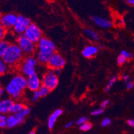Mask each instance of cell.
Wrapping results in <instances>:
<instances>
[{"instance_id":"cell-36","label":"cell","mask_w":134,"mask_h":134,"mask_svg":"<svg viewBox=\"0 0 134 134\" xmlns=\"http://www.w3.org/2000/svg\"><path fill=\"white\" fill-rule=\"evenodd\" d=\"M122 79H123V81H124L125 82H128V81H131L130 75H123V76H122Z\"/></svg>"},{"instance_id":"cell-10","label":"cell","mask_w":134,"mask_h":134,"mask_svg":"<svg viewBox=\"0 0 134 134\" xmlns=\"http://www.w3.org/2000/svg\"><path fill=\"white\" fill-rule=\"evenodd\" d=\"M18 20V15L15 14L9 13L2 15L1 18V25L8 30L13 29Z\"/></svg>"},{"instance_id":"cell-3","label":"cell","mask_w":134,"mask_h":134,"mask_svg":"<svg viewBox=\"0 0 134 134\" xmlns=\"http://www.w3.org/2000/svg\"><path fill=\"white\" fill-rule=\"evenodd\" d=\"M38 64V61L34 56L32 55L26 57L18 66L20 73L26 78L36 74Z\"/></svg>"},{"instance_id":"cell-9","label":"cell","mask_w":134,"mask_h":134,"mask_svg":"<svg viewBox=\"0 0 134 134\" xmlns=\"http://www.w3.org/2000/svg\"><path fill=\"white\" fill-rule=\"evenodd\" d=\"M66 64V60L61 54L58 52H54L51 56L47 66L50 70H57L62 69Z\"/></svg>"},{"instance_id":"cell-34","label":"cell","mask_w":134,"mask_h":134,"mask_svg":"<svg viewBox=\"0 0 134 134\" xmlns=\"http://www.w3.org/2000/svg\"><path fill=\"white\" fill-rule=\"evenodd\" d=\"M125 85H126V88L127 89H132L134 87V82L132 81H130L125 82Z\"/></svg>"},{"instance_id":"cell-4","label":"cell","mask_w":134,"mask_h":134,"mask_svg":"<svg viewBox=\"0 0 134 134\" xmlns=\"http://www.w3.org/2000/svg\"><path fill=\"white\" fill-rule=\"evenodd\" d=\"M16 44L20 47L24 56H32L36 52L37 46L35 43L32 42L24 34L18 36L16 38Z\"/></svg>"},{"instance_id":"cell-29","label":"cell","mask_w":134,"mask_h":134,"mask_svg":"<svg viewBox=\"0 0 134 134\" xmlns=\"http://www.w3.org/2000/svg\"><path fill=\"white\" fill-rule=\"evenodd\" d=\"M41 97L40 95V93L38 92V91H36L32 92V96H31V101L32 102H35L36 100H38V99Z\"/></svg>"},{"instance_id":"cell-16","label":"cell","mask_w":134,"mask_h":134,"mask_svg":"<svg viewBox=\"0 0 134 134\" xmlns=\"http://www.w3.org/2000/svg\"><path fill=\"white\" fill-rule=\"evenodd\" d=\"M52 54H48L44 53V52L37 51L36 52V58L38 63L42 65H47L48 63L50 60V58Z\"/></svg>"},{"instance_id":"cell-14","label":"cell","mask_w":134,"mask_h":134,"mask_svg":"<svg viewBox=\"0 0 134 134\" xmlns=\"http://www.w3.org/2000/svg\"><path fill=\"white\" fill-rule=\"evenodd\" d=\"M99 48L94 45H88L84 48L82 51V54L87 58H91L94 57L97 54Z\"/></svg>"},{"instance_id":"cell-44","label":"cell","mask_w":134,"mask_h":134,"mask_svg":"<svg viewBox=\"0 0 134 134\" xmlns=\"http://www.w3.org/2000/svg\"><path fill=\"white\" fill-rule=\"evenodd\" d=\"M1 18H2V15H0V25H1Z\"/></svg>"},{"instance_id":"cell-5","label":"cell","mask_w":134,"mask_h":134,"mask_svg":"<svg viewBox=\"0 0 134 134\" xmlns=\"http://www.w3.org/2000/svg\"><path fill=\"white\" fill-rule=\"evenodd\" d=\"M42 84L43 86L48 88L50 91L54 90L58 86V75L53 70L46 72L42 78Z\"/></svg>"},{"instance_id":"cell-42","label":"cell","mask_w":134,"mask_h":134,"mask_svg":"<svg viewBox=\"0 0 134 134\" xmlns=\"http://www.w3.org/2000/svg\"><path fill=\"white\" fill-rule=\"evenodd\" d=\"M97 47H98V48H99V49H103V45H100H100H99Z\"/></svg>"},{"instance_id":"cell-21","label":"cell","mask_w":134,"mask_h":134,"mask_svg":"<svg viewBox=\"0 0 134 134\" xmlns=\"http://www.w3.org/2000/svg\"><path fill=\"white\" fill-rule=\"evenodd\" d=\"M84 32H85V35L87 36L88 38H90L91 40L95 42L99 40V36H98L97 34L95 32H94L93 30H92L90 28H86V29H85V31H84Z\"/></svg>"},{"instance_id":"cell-35","label":"cell","mask_w":134,"mask_h":134,"mask_svg":"<svg viewBox=\"0 0 134 134\" xmlns=\"http://www.w3.org/2000/svg\"><path fill=\"white\" fill-rule=\"evenodd\" d=\"M110 103V101L109 100H104L101 103H100V108L105 109L109 105V104Z\"/></svg>"},{"instance_id":"cell-26","label":"cell","mask_w":134,"mask_h":134,"mask_svg":"<svg viewBox=\"0 0 134 134\" xmlns=\"http://www.w3.org/2000/svg\"><path fill=\"white\" fill-rule=\"evenodd\" d=\"M7 115L0 114V128L6 127Z\"/></svg>"},{"instance_id":"cell-8","label":"cell","mask_w":134,"mask_h":134,"mask_svg":"<svg viewBox=\"0 0 134 134\" xmlns=\"http://www.w3.org/2000/svg\"><path fill=\"white\" fill-rule=\"evenodd\" d=\"M38 50L48 54H53L56 51V46L52 40L46 37H42L38 42Z\"/></svg>"},{"instance_id":"cell-6","label":"cell","mask_w":134,"mask_h":134,"mask_svg":"<svg viewBox=\"0 0 134 134\" xmlns=\"http://www.w3.org/2000/svg\"><path fill=\"white\" fill-rule=\"evenodd\" d=\"M24 35L35 44L38 43L43 37L42 31L36 24L34 23H31L29 25Z\"/></svg>"},{"instance_id":"cell-11","label":"cell","mask_w":134,"mask_h":134,"mask_svg":"<svg viewBox=\"0 0 134 134\" xmlns=\"http://www.w3.org/2000/svg\"><path fill=\"white\" fill-rule=\"evenodd\" d=\"M42 86V79L37 74H34L27 78V88L30 91H38Z\"/></svg>"},{"instance_id":"cell-18","label":"cell","mask_w":134,"mask_h":134,"mask_svg":"<svg viewBox=\"0 0 134 134\" xmlns=\"http://www.w3.org/2000/svg\"><path fill=\"white\" fill-rule=\"evenodd\" d=\"M25 107H26V105L23 103L20 102V101L14 102L12 106L11 107L10 113L11 114L16 115L17 113H18L19 112H20Z\"/></svg>"},{"instance_id":"cell-23","label":"cell","mask_w":134,"mask_h":134,"mask_svg":"<svg viewBox=\"0 0 134 134\" xmlns=\"http://www.w3.org/2000/svg\"><path fill=\"white\" fill-rule=\"evenodd\" d=\"M117 79H118V77H117V76H116V75H114V76H111V77L109 79V80L108 82H107V86L105 87V92L110 91L111 88H112V87L113 86V85L115 83L116 81H117Z\"/></svg>"},{"instance_id":"cell-7","label":"cell","mask_w":134,"mask_h":134,"mask_svg":"<svg viewBox=\"0 0 134 134\" xmlns=\"http://www.w3.org/2000/svg\"><path fill=\"white\" fill-rule=\"evenodd\" d=\"M32 23L28 18L24 15H18V20L15 24V26L12 29L13 32L14 34L18 36L22 35L26 32V29L29 25Z\"/></svg>"},{"instance_id":"cell-33","label":"cell","mask_w":134,"mask_h":134,"mask_svg":"<svg viewBox=\"0 0 134 134\" xmlns=\"http://www.w3.org/2000/svg\"><path fill=\"white\" fill-rule=\"evenodd\" d=\"M121 54L124 56L127 59H131L133 57V54L131 53V52H128L127 50H122L121 52Z\"/></svg>"},{"instance_id":"cell-38","label":"cell","mask_w":134,"mask_h":134,"mask_svg":"<svg viewBox=\"0 0 134 134\" xmlns=\"http://www.w3.org/2000/svg\"><path fill=\"white\" fill-rule=\"evenodd\" d=\"M127 124L130 127H134V119H128Z\"/></svg>"},{"instance_id":"cell-39","label":"cell","mask_w":134,"mask_h":134,"mask_svg":"<svg viewBox=\"0 0 134 134\" xmlns=\"http://www.w3.org/2000/svg\"><path fill=\"white\" fill-rule=\"evenodd\" d=\"M124 24H125V21H124V19L120 18L118 20V25L119 26H124Z\"/></svg>"},{"instance_id":"cell-41","label":"cell","mask_w":134,"mask_h":134,"mask_svg":"<svg viewBox=\"0 0 134 134\" xmlns=\"http://www.w3.org/2000/svg\"><path fill=\"white\" fill-rule=\"evenodd\" d=\"M125 2L128 5L134 7V0H125Z\"/></svg>"},{"instance_id":"cell-20","label":"cell","mask_w":134,"mask_h":134,"mask_svg":"<svg viewBox=\"0 0 134 134\" xmlns=\"http://www.w3.org/2000/svg\"><path fill=\"white\" fill-rule=\"evenodd\" d=\"M10 67L5 63L2 58H0V76L6 75L9 72Z\"/></svg>"},{"instance_id":"cell-25","label":"cell","mask_w":134,"mask_h":134,"mask_svg":"<svg viewBox=\"0 0 134 134\" xmlns=\"http://www.w3.org/2000/svg\"><path fill=\"white\" fill-rule=\"evenodd\" d=\"M92 127H93V125H92L91 123H90V122L88 121L85 122V123H84L82 125H79L80 130L82 131H89V130L92 128Z\"/></svg>"},{"instance_id":"cell-15","label":"cell","mask_w":134,"mask_h":134,"mask_svg":"<svg viewBox=\"0 0 134 134\" xmlns=\"http://www.w3.org/2000/svg\"><path fill=\"white\" fill-rule=\"evenodd\" d=\"M63 111L60 109L55 110L52 114L50 115V117L48 118V127L50 130H52L53 127H54L56 121H57L58 117L63 114Z\"/></svg>"},{"instance_id":"cell-19","label":"cell","mask_w":134,"mask_h":134,"mask_svg":"<svg viewBox=\"0 0 134 134\" xmlns=\"http://www.w3.org/2000/svg\"><path fill=\"white\" fill-rule=\"evenodd\" d=\"M30 113V108L26 106L23 109L21 110L20 112H19L18 113H17L15 115H16L17 118L18 119L20 124H21V123H23L24 121L25 118L29 115Z\"/></svg>"},{"instance_id":"cell-27","label":"cell","mask_w":134,"mask_h":134,"mask_svg":"<svg viewBox=\"0 0 134 134\" xmlns=\"http://www.w3.org/2000/svg\"><path fill=\"white\" fill-rule=\"evenodd\" d=\"M7 34H8V30L5 27H3L2 25H0V41L5 40Z\"/></svg>"},{"instance_id":"cell-12","label":"cell","mask_w":134,"mask_h":134,"mask_svg":"<svg viewBox=\"0 0 134 134\" xmlns=\"http://www.w3.org/2000/svg\"><path fill=\"white\" fill-rule=\"evenodd\" d=\"M13 103L14 100L11 98H2L0 100V114L7 115L10 113L11 107Z\"/></svg>"},{"instance_id":"cell-2","label":"cell","mask_w":134,"mask_h":134,"mask_svg":"<svg viewBox=\"0 0 134 134\" xmlns=\"http://www.w3.org/2000/svg\"><path fill=\"white\" fill-rule=\"evenodd\" d=\"M24 54L16 43L9 44L6 52L3 57V60L10 68L18 67L22 60L24 59Z\"/></svg>"},{"instance_id":"cell-30","label":"cell","mask_w":134,"mask_h":134,"mask_svg":"<svg viewBox=\"0 0 134 134\" xmlns=\"http://www.w3.org/2000/svg\"><path fill=\"white\" fill-rule=\"evenodd\" d=\"M87 121H88V118H87V117H85V116H82V117H79V118L76 120V124H77V125H81Z\"/></svg>"},{"instance_id":"cell-31","label":"cell","mask_w":134,"mask_h":134,"mask_svg":"<svg viewBox=\"0 0 134 134\" xmlns=\"http://www.w3.org/2000/svg\"><path fill=\"white\" fill-rule=\"evenodd\" d=\"M111 124V120L109 118H105L101 121V126L103 127H107Z\"/></svg>"},{"instance_id":"cell-13","label":"cell","mask_w":134,"mask_h":134,"mask_svg":"<svg viewBox=\"0 0 134 134\" xmlns=\"http://www.w3.org/2000/svg\"><path fill=\"white\" fill-rule=\"evenodd\" d=\"M92 20L97 26L103 27V28H109L113 26V24L111 21H109L108 20L102 17L94 15V16H92Z\"/></svg>"},{"instance_id":"cell-22","label":"cell","mask_w":134,"mask_h":134,"mask_svg":"<svg viewBox=\"0 0 134 134\" xmlns=\"http://www.w3.org/2000/svg\"><path fill=\"white\" fill-rule=\"evenodd\" d=\"M9 42L7 40L0 41V58H3L9 46Z\"/></svg>"},{"instance_id":"cell-43","label":"cell","mask_w":134,"mask_h":134,"mask_svg":"<svg viewBox=\"0 0 134 134\" xmlns=\"http://www.w3.org/2000/svg\"><path fill=\"white\" fill-rule=\"evenodd\" d=\"M27 134H36V133H35V131H30V132L29 133H27Z\"/></svg>"},{"instance_id":"cell-28","label":"cell","mask_w":134,"mask_h":134,"mask_svg":"<svg viewBox=\"0 0 134 134\" xmlns=\"http://www.w3.org/2000/svg\"><path fill=\"white\" fill-rule=\"evenodd\" d=\"M117 64H119V65H123L125 63H126V62L127 61V59L124 56H123V55H121L120 54V55H119L118 57H117Z\"/></svg>"},{"instance_id":"cell-24","label":"cell","mask_w":134,"mask_h":134,"mask_svg":"<svg viewBox=\"0 0 134 134\" xmlns=\"http://www.w3.org/2000/svg\"><path fill=\"white\" fill-rule=\"evenodd\" d=\"M50 91H50L48 88L44 87V86L43 85L40 88V89L38 90V92L40 93V95L41 97H44L47 96L48 94L50 93Z\"/></svg>"},{"instance_id":"cell-40","label":"cell","mask_w":134,"mask_h":134,"mask_svg":"<svg viewBox=\"0 0 134 134\" xmlns=\"http://www.w3.org/2000/svg\"><path fill=\"white\" fill-rule=\"evenodd\" d=\"M72 125H73V122L69 121V122H68L67 124H65V125H64V128H70V127H71Z\"/></svg>"},{"instance_id":"cell-17","label":"cell","mask_w":134,"mask_h":134,"mask_svg":"<svg viewBox=\"0 0 134 134\" xmlns=\"http://www.w3.org/2000/svg\"><path fill=\"white\" fill-rule=\"evenodd\" d=\"M20 124L18 119L17 118L16 115L14 114H9L7 116V122H6V127L9 129H12Z\"/></svg>"},{"instance_id":"cell-1","label":"cell","mask_w":134,"mask_h":134,"mask_svg":"<svg viewBox=\"0 0 134 134\" xmlns=\"http://www.w3.org/2000/svg\"><path fill=\"white\" fill-rule=\"evenodd\" d=\"M27 88V78L20 73L15 74L10 78L5 87V93L13 100H19Z\"/></svg>"},{"instance_id":"cell-32","label":"cell","mask_w":134,"mask_h":134,"mask_svg":"<svg viewBox=\"0 0 134 134\" xmlns=\"http://www.w3.org/2000/svg\"><path fill=\"white\" fill-rule=\"evenodd\" d=\"M104 109L102 108H99V109H94L91 111V115H92L94 116H97V115H100L103 114V113Z\"/></svg>"},{"instance_id":"cell-37","label":"cell","mask_w":134,"mask_h":134,"mask_svg":"<svg viewBox=\"0 0 134 134\" xmlns=\"http://www.w3.org/2000/svg\"><path fill=\"white\" fill-rule=\"evenodd\" d=\"M5 93V88H3V87L2 86H0V100L2 99V97L4 95Z\"/></svg>"}]
</instances>
